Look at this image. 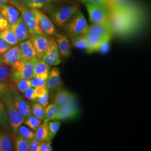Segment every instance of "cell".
<instances>
[{
	"label": "cell",
	"instance_id": "cell-1",
	"mask_svg": "<svg viewBox=\"0 0 151 151\" xmlns=\"http://www.w3.org/2000/svg\"><path fill=\"white\" fill-rule=\"evenodd\" d=\"M109 11V24L113 35L130 38L139 32L145 26V9L134 1Z\"/></svg>",
	"mask_w": 151,
	"mask_h": 151
},
{
	"label": "cell",
	"instance_id": "cell-2",
	"mask_svg": "<svg viewBox=\"0 0 151 151\" xmlns=\"http://www.w3.org/2000/svg\"><path fill=\"white\" fill-rule=\"evenodd\" d=\"M44 7H45V10L53 22L60 27H62L79 9L78 5L76 3H68L55 6L50 4Z\"/></svg>",
	"mask_w": 151,
	"mask_h": 151
},
{
	"label": "cell",
	"instance_id": "cell-3",
	"mask_svg": "<svg viewBox=\"0 0 151 151\" xmlns=\"http://www.w3.org/2000/svg\"><path fill=\"white\" fill-rule=\"evenodd\" d=\"M88 25L83 13L78 9L62 27L67 35L70 38L85 34Z\"/></svg>",
	"mask_w": 151,
	"mask_h": 151
},
{
	"label": "cell",
	"instance_id": "cell-4",
	"mask_svg": "<svg viewBox=\"0 0 151 151\" xmlns=\"http://www.w3.org/2000/svg\"><path fill=\"white\" fill-rule=\"evenodd\" d=\"M21 12L22 17L27 26L30 35L45 34L39 25L38 18L34 9H31L23 2H11Z\"/></svg>",
	"mask_w": 151,
	"mask_h": 151
},
{
	"label": "cell",
	"instance_id": "cell-5",
	"mask_svg": "<svg viewBox=\"0 0 151 151\" xmlns=\"http://www.w3.org/2000/svg\"><path fill=\"white\" fill-rule=\"evenodd\" d=\"M86 8L90 21L92 24H103L109 22L110 11L105 4L83 1Z\"/></svg>",
	"mask_w": 151,
	"mask_h": 151
},
{
	"label": "cell",
	"instance_id": "cell-6",
	"mask_svg": "<svg viewBox=\"0 0 151 151\" xmlns=\"http://www.w3.org/2000/svg\"><path fill=\"white\" fill-rule=\"evenodd\" d=\"M2 101L6 109L8 120L15 133H17L19 127L22 125L25 118L15 108L11 97L10 92H6L2 96Z\"/></svg>",
	"mask_w": 151,
	"mask_h": 151
},
{
	"label": "cell",
	"instance_id": "cell-7",
	"mask_svg": "<svg viewBox=\"0 0 151 151\" xmlns=\"http://www.w3.org/2000/svg\"><path fill=\"white\" fill-rule=\"evenodd\" d=\"M38 60L37 58L27 60H21L18 65L12 67L11 80L16 82L21 80H29L33 77L34 67Z\"/></svg>",
	"mask_w": 151,
	"mask_h": 151
},
{
	"label": "cell",
	"instance_id": "cell-8",
	"mask_svg": "<svg viewBox=\"0 0 151 151\" xmlns=\"http://www.w3.org/2000/svg\"><path fill=\"white\" fill-rule=\"evenodd\" d=\"M81 113L77 100L66 104L58 108L55 119L58 120H67L77 118Z\"/></svg>",
	"mask_w": 151,
	"mask_h": 151
},
{
	"label": "cell",
	"instance_id": "cell-9",
	"mask_svg": "<svg viewBox=\"0 0 151 151\" xmlns=\"http://www.w3.org/2000/svg\"><path fill=\"white\" fill-rule=\"evenodd\" d=\"M29 38L36 52L37 58L42 59L48 48L51 38L46 34H32Z\"/></svg>",
	"mask_w": 151,
	"mask_h": 151
},
{
	"label": "cell",
	"instance_id": "cell-10",
	"mask_svg": "<svg viewBox=\"0 0 151 151\" xmlns=\"http://www.w3.org/2000/svg\"><path fill=\"white\" fill-rule=\"evenodd\" d=\"M10 92L13 103L18 111L25 118L32 115L31 106L27 101L19 94L16 88L11 87Z\"/></svg>",
	"mask_w": 151,
	"mask_h": 151
},
{
	"label": "cell",
	"instance_id": "cell-11",
	"mask_svg": "<svg viewBox=\"0 0 151 151\" xmlns=\"http://www.w3.org/2000/svg\"><path fill=\"white\" fill-rule=\"evenodd\" d=\"M60 55V54L55 39L51 38L48 48L42 59L50 67L56 66L61 63Z\"/></svg>",
	"mask_w": 151,
	"mask_h": 151
},
{
	"label": "cell",
	"instance_id": "cell-12",
	"mask_svg": "<svg viewBox=\"0 0 151 151\" xmlns=\"http://www.w3.org/2000/svg\"><path fill=\"white\" fill-rule=\"evenodd\" d=\"M34 10L37 16L39 25L44 33L48 35L55 37L58 32L53 22L43 12L40 11L39 9H34Z\"/></svg>",
	"mask_w": 151,
	"mask_h": 151
},
{
	"label": "cell",
	"instance_id": "cell-13",
	"mask_svg": "<svg viewBox=\"0 0 151 151\" xmlns=\"http://www.w3.org/2000/svg\"><path fill=\"white\" fill-rule=\"evenodd\" d=\"M62 83L63 82L58 68L54 67L50 70L46 84L49 93H56L61 88Z\"/></svg>",
	"mask_w": 151,
	"mask_h": 151
},
{
	"label": "cell",
	"instance_id": "cell-14",
	"mask_svg": "<svg viewBox=\"0 0 151 151\" xmlns=\"http://www.w3.org/2000/svg\"><path fill=\"white\" fill-rule=\"evenodd\" d=\"M86 33L96 35L101 38H105L108 36H113L109 22L92 24L91 25L88 26Z\"/></svg>",
	"mask_w": 151,
	"mask_h": 151
},
{
	"label": "cell",
	"instance_id": "cell-15",
	"mask_svg": "<svg viewBox=\"0 0 151 151\" xmlns=\"http://www.w3.org/2000/svg\"><path fill=\"white\" fill-rule=\"evenodd\" d=\"M1 56L4 63L11 67L16 66L22 60L19 45H15L9 49Z\"/></svg>",
	"mask_w": 151,
	"mask_h": 151
},
{
	"label": "cell",
	"instance_id": "cell-16",
	"mask_svg": "<svg viewBox=\"0 0 151 151\" xmlns=\"http://www.w3.org/2000/svg\"><path fill=\"white\" fill-rule=\"evenodd\" d=\"M10 27L11 30L15 34L19 42L27 40L30 36L27 26L24 22L22 16L20 17L18 21L15 24L10 25Z\"/></svg>",
	"mask_w": 151,
	"mask_h": 151
},
{
	"label": "cell",
	"instance_id": "cell-17",
	"mask_svg": "<svg viewBox=\"0 0 151 151\" xmlns=\"http://www.w3.org/2000/svg\"><path fill=\"white\" fill-rule=\"evenodd\" d=\"M60 54L65 58H69L72 53L70 41L68 37L61 34H57L55 37Z\"/></svg>",
	"mask_w": 151,
	"mask_h": 151
},
{
	"label": "cell",
	"instance_id": "cell-18",
	"mask_svg": "<svg viewBox=\"0 0 151 151\" xmlns=\"http://www.w3.org/2000/svg\"><path fill=\"white\" fill-rule=\"evenodd\" d=\"M0 13L10 26L15 24L20 17L19 11L15 7L7 4L0 7Z\"/></svg>",
	"mask_w": 151,
	"mask_h": 151
},
{
	"label": "cell",
	"instance_id": "cell-19",
	"mask_svg": "<svg viewBox=\"0 0 151 151\" xmlns=\"http://www.w3.org/2000/svg\"><path fill=\"white\" fill-rule=\"evenodd\" d=\"M22 60H27L37 58L36 52L30 39L22 41L19 45Z\"/></svg>",
	"mask_w": 151,
	"mask_h": 151
},
{
	"label": "cell",
	"instance_id": "cell-20",
	"mask_svg": "<svg viewBox=\"0 0 151 151\" xmlns=\"http://www.w3.org/2000/svg\"><path fill=\"white\" fill-rule=\"evenodd\" d=\"M75 100H77L76 97L72 93L65 89L60 88L56 92L53 103L60 108L66 104Z\"/></svg>",
	"mask_w": 151,
	"mask_h": 151
},
{
	"label": "cell",
	"instance_id": "cell-21",
	"mask_svg": "<svg viewBox=\"0 0 151 151\" xmlns=\"http://www.w3.org/2000/svg\"><path fill=\"white\" fill-rule=\"evenodd\" d=\"M49 72L50 66L42 59L38 60L34 67L33 77L48 79Z\"/></svg>",
	"mask_w": 151,
	"mask_h": 151
},
{
	"label": "cell",
	"instance_id": "cell-22",
	"mask_svg": "<svg viewBox=\"0 0 151 151\" xmlns=\"http://www.w3.org/2000/svg\"><path fill=\"white\" fill-rule=\"evenodd\" d=\"M86 38L87 43H88V48L86 52L88 53H93L94 52H98V49L101 42L104 38L99 37L96 35H93L90 34H84ZM106 38V37H105Z\"/></svg>",
	"mask_w": 151,
	"mask_h": 151
},
{
	"label": "cell",
	"instance_id": "cell-23",
	"mask_svg": "<svg viewBox=\"0 0 151 151\" xmlns=\"http://www.w3.org/2000/svg\"><path fill=\"white\" fill-rule=\"evenodd\" d=\"M35 138L40 142L52 140L49 135L48 122L43 121L35 132Z\"/></svg>",
	"mask_w": 151,
	"mask_h": 151
},
{
	"label": "cell",
	"instance_id": "cell-24",
	"mask_svg": "<svg viewBox=\"0 0 151 151\" xmlns=\"http://www.w3.org/2000/svg\"><path fill=\"white\" fill-rule=\"evenodd\" d=\"M0 39L5 41L11 45H16L19 42L15 34L11 30L10 27L8 25L5 29L0 32Z\"/></svg>",
	"mask_w": 151,
	"mask_h": 151
},
{
	"label": "cell",
	"instance_id": "cell-25",
	"mask_svg": "<svg viewBox=\"0 0 151 151\" xmlns=\"http://www.w3.org/2000/svg\"><path fill=\"white\" fill-rule=\"evenodd\" d=\"M58 1L60 0H25L23 3L31 9H40Z\"/></svg>",
	"mask_w": 151,
	"mask_h": 151
},
{
	"label": "cell",
	"instance_id": "cell-26",
	"mask_svg": "<svg viewBox=\"0 0 151 151\" xmlns=\"http://www.w3.org/2000/svg\"><path fill=\"white\" fill-rule=\"evenodd\" d=\"M71 39L72 45L76 48L85 50L86 52L88 48V43L84 34L78 35Z\"/></svg>",
	"mask_w": 151,
	"mask_h": 151
},
{
	"label": "cell",
	"instance_id": "cell-27",
	"mask_svg": "<svg viewBox=\"0 0 151 151\" xmlns=\"http://www.w3.org/2000/svg\"><path fill=\"white\" fill-rule=\"evenodd\" d=\"M58 108L59 107L53 102L48 104L45 108V118L44 121L49 122L54 120Z\"/></svg>",
	"mask_w": 151,
	"mask_h": 151
},
{
	"label": "cell",
	"instance_id": "cell-28",
	"mask_svg": "<svg viewBox=\"0 0 151 151\" xmlns=\"http://www.w3.org/2000/svg\"><path fill=\"white\" fill-rule=\"evenodd\" d=\"M31 108L32 115L42 122L44 121L45 118V108L36 103H32Z\"/></svg>",
	"mask_w": 151,
	"mask_h": 151
},
{
	"label": "cell",
	"instance_id": "cell-29",
	"mask_svg": "<svg viewBox=\"0 0 151 151\" xmlns=\"http://www.w3.org/2000/svg\"><path fill=\"white\" fill-rule=\"evenodd\" d=\"M13 150L10 138L5 134H0V151H12Z\"/></svg>",
	"mask_w": 151,
	"mask_h": 151
},
{
	"label": "cell",
	"instance_id": "cell-30",
	"mask_svg": "<svg viewBox=\"0 0 151 151\" xmlns=\"http://www.w3.org/2000/svg\"><path fill=\"white\" fill-rule=\"evenodd\" d=\"M29 140L27 138L18 135L15 140V150L17 151H29Z\"/></svg>",
	"mask_w": 151,
	"mask_h": 151
},
{
	"label": "cell",
	"instance_id": "cell-31",
	"mask_svg": "<svg viewBox=\"0 0 151 151\" xmlns=\"http://www.w3.org/2000/svg\"><path fill=\"white\" fill-rule=\"evenodd\" d=\"M11 80V70L10 68L5 65H0V81L9 84Z\"/></svg>",
	"mask_w": 151,
	"mask_h": 151
},
{
	"label": "cell",
	"instance_id": "cell-32",
	"mask_svg": "<svg viewBox=\"0 0 151 151\" xmlns=\"http://www.w3.org/2000/svg\"><path fill=\"white\" fill-rule=\"evenodd\" d=\"M42 123V121L36 118L33 115L28 116L25 119L24 123L29 127V128L32 131H35L38 129L39 125Z\"/></svg>",
	"mask_w": 151,
	"mask_h": 151
},
{
	"label": "cell",
	"instance_id": "cell-33",
	"mask_svg": "<svg viewBox=\"0 0 151 151\" xmlns=\"http://www.w3.org/2000/svg\"><path fill=\"white\" fill-rule=\"evenodd\" d=\"M60 125H61L60 122L58 120L54 119L48 122L49 132L52 139L57 134V132L60 129Z\"/></svg>",
	"mask_w": 151,
	"mask_h": 151
},
{
	"label": "cell",
	"instance_id": "cell-34",
	"mask_svg": "<svg viewBox=\"0 0 151 151\" xmlns=\"http://www.w3.org/2000/svg\"><path fill=\"white\" fill-rule=\"evenodd\" d=\"M17 133L19 135L27 138L28 140H30L35 138V132L24 125H21L19 127Z\"/></svg>",
	"mask_w": 151,
	"mask_h": 151
},
{
	"label": "cell",
	"instance_id": "cell-35",
	"mask_svg": "<svg viewBox=\"0 0 151 151\" xmlns=\"http://www.w3.org/2000/svg\"><path fill=\"white\" fill-rule=\"evenodd\" d=\"M133 1L134 0H108L107 6L109 10H111L115 8L127 5Z\"/></svg>",
	"mask_w": 151,
	"mask_h": 151
},
{
	"label": "cell",
	"instance_id": "cell-36",
	"mask_svg": "<svg viewBox=\"0 0 151 151\" xmlns=\"http://www.w3.org/2000/svg\"><path fill=\"white\" fill-rule=\"evenodd\" d=\"M16 84V88L17 90L23 93L29 88L31 86L30 81L29 80H21L15 82Z\"/></svg>",
	"mask_w": 151,
	"mask_h": 151
},
{
	"label": "cell",
	"instance_id": "cell-37",
	"mask_svg": "<svg viewBox=\"0 0 151 151\" xmlns=\"http://www.w3.org/2000/svg\"><path fill=\"white\" fill-rule=\"evenodd\" d=\"M112 37L113 36H108L103 39L99 46L98 52L102 54H105L108 52L110 48V44Z\"/></svg>",
	"mask_w": 151,
	"mask_h": 151
},
{
	"label": "cell",
	"instance_id": "cell-38",
	"mask_svg": "<svg viewBox=\"0 0 151 151\" xmlns=\"http://www.w3.org/2000/svg\"><path fill=\"white\" fill-rule=\"evenodd\" d=\"M8 122V116L5 105L3 102L0 100V124L3 127H6Z\"/></svg>",
	"mask_w": 151,
	"mask_h": 151
},
{
	"label": "cell",
	"instance_id": "cell-39",
	"mask_svg": "<svg viewBox=\"0 0 151 151\" xmlns=\"http://www.w3.org/2000/svg\"><path fill=\"white\" fill-rule=\"evenodd\" d=\"M30 81L31 83V86L32 87H36L45 86L47 84V79L33 77L32 78L30 79Z\"/></svg>",
	"mask_w": 151,
	"mask_h": 151
},
{
	"label": "cell",
	"instance_id": "cell-40",
	"mask_svg": "<svg viewBox=\"0 0 151 151\" xmlns=\"http://www.w3.org/2000/svg\"><path fill=\"white\" fill-rule=\"evenodd\" d=\"M49 92H47L40 97H36L33 101V103H38L44 108H46L49 104Z\"/></svg>",
	"mask_w": 151,
	"mask_h": 151
},
{
	"label": "cell",
	"instance_id": "cell-41",
	"mask_svg": "<svg viewBox=\"0 0 151 151\" xmlns=\"http://www.w3.org/2000/svg\"><path fill=\"white\" fill-rule=\"evenodd\" d=\"M53 148L52 146L51 140L44 141L40 143L39 151H52Z\"/></svg>",
	"mask_w": 151,
	"mask_h": 151
},
{
	"label": "cell",
	"instance_id": "cell-42",
	"mask_svg": "<svg viewBox=\"0 0 151 151\" xmlns=\"http://www.w3.org/2000/svg\"><path fill=\"white\" fill-rule=\"evenodd\" d=\"M24 97L26 99H27L28 100L32 101L34 100L35 99V93H34V87H30L27 89L23 93Z\"/></svg>",
	"mask_w": 151,
	"mask_h": 151
},
{
	"label": "cell",
	"instance_id": "cell-43",
	"mask_svg": "<svg viewBox=\"0 0 151 151\" xmlns=\"http://www.w3.org/2000/svg\"><path fill=\"white\" fill-rule=\"evenodd\" d=\"M40 142L36 139L35 138L29 140V151H39Z\"/></svg>",
	"mask_w": 151,
	"mask_h": 151
},
{
	"label": "cell",
	"instance_id": "cell-44",
	"mask_svg": "<svg viewBox=\"0 0 151 151\" xmlns=\"http://www.w3.org/2000/svg\"><path fill=\"white\" fill-rule=\"evenodd\" d=\"M47 92H49L46 85L43 86L34 87V93H35V98L40 97Z\"/></svg>",
	"mask_w": 151,
	"mask_h": 151
},
{
	"label": "cell",
	"instance_id": "cell-45",
	"mask_svg": "<svg viewBox=\"0 0 151 151\" xmlns=\"http://www.w3.org/2000/svg\"><path fill=\"white\" fill-rule=\"evenodd\" d=\"M12 45L6 43L4 40L0 39V55L5 53L7 50L11 48Z\"/></svg>",
	"mask_w": 151,
	"mask_h": 151
},
{
	"label": "cell",
	"instance_id": "cell-46",
	"mask_svg": "<svg viewBox=\"0 0 151 151\" xmlns=\"http://www.w3.org/2000/svg\"><path fill=\"white\" fill-rule=\"evenodd\" d=\"M10 85L2 81H0V97H2L6 92L10 91Z\"/></svg>",
	"mask_w": 151,
	"mask_h": 151
},
{
	"label": "cell",
	"instance_id": "cell-47",
	"mask_svg": "<svg viewBox=\"0 0 151 151\" xmlns=\"http://www.w3.org/2000/svg\"><path fill=\"white\" fill-rule=\"evenodd\" d=\"M9 25L8 22L5 18L3 17L0 13V30H2Z\"/></svg>",
	"mask_w": 151,
	"mask_h": 151
},
{
	"label": "cell",
	"instance_id": "cell-48",
	"mask_svg": "<svg viewBox=\"0 0 151 151\" xmlns=\"http://www.w3.org/2000/svg\"><path fill=\"white\" fill-rule=\"evenodd\" d=\"M83 1H87V2H96V3H101L105 4L107 5L108 0H82Z\"/></svg>",
	"mask_w": 151,
	"mask_h": 151
},
{
	"label": "cell",
	"instance_id": "cell-49",
	"mask_svg": "<svg viewBox=\"0 0 151 151\" xmlns=\"http://www.w3.org/2000/svg\"><path fill=\"white\" fill-rule=\"evenodd\" d=\"M8 3V0H0V7L5 5Z\"/></svg>",
	"mask_w": 151,
	"mask_h": 151
},
{
	"label": "cell",
	"instance_id": "cell-50",
	"mask_svg": "<svg viewBox=\"0 0 151 151\" xmlns=\"http://www.w3.org/2000/svg\"><path fill=\"white\" fill-rule=\"evenodd\" d=\"M25 0H8V2H24Z\"/></svg>",
	"mask_w": 151,
	"mask_h": 151
},
{
	"label": "cell",
	"instance_id": "cell-51",
	"mask_svg": "<svg viewBox=\"0 0 151 151\" xmlns=\"http://www.w3.org/2000/svg\"><path fill=\"white\" fill-rule=\"evenodd\" d=\"M3 63H4L3 60H2V58H1V56L0 55V65H1V64H3Z\"/></svg>",
	"mask_w": 151,
	"mask_h": 151
},
{
	"label": "cell",
	"instance_id": "cell-52",
	"mask_svg": "<svg viewBox=\"0 0 151 151\" xmlns=\"http://www.w3.org/2000/svg\"><path fill=\"white\" fill-rule=\"evenodd\" d=\"M0 32H1V30H0Z\"/></svg>",
	"mask_w": 151,
	"mask_h": 151
}]
</instances>
